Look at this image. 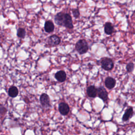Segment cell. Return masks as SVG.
<instances>
[{
	"label": "cell",
	"mask_w": 135,
	"mask_h": 135,
	"mask_svg": "<svg viewBox=\"0 0 135 135\" xmlns=\"http://www.w3.org/2000/svg\"><path fill=\"white\" fill-rule=\"evenodd\" d=\"M75 49L80 54L86 53L89 49V46L87 42L83 39L79 40L75 44Z\"/></svg>",
	"instance_id": "6da1fadb"
},
{
	"label": "cell",
	"mask_w": 135,
	"mask_h": 135,
	"mask_svg": "<svg viewBox=\"0 0 135 135\" xmlns=\"http://www.w3.org/2000/svg\"><path fill=\"white\" fill-rule=\"evenodd\" d=\"M101 67L105 71H110L113 68L114 63L112 60L109 57H102L100 60Z\"/></svg>",
	"instance_id": "7a4b0ae2"
},
{
	"label": "cell",
	"mask_w": 135,
	"mask_h": 135,
	"mask_svg": "<svg viewBox=\"0 0 135 135\" xmlns=\"http://www.w3.org/2000/svg\"><path fill=\"white\" fill-rule=\"evenodd\" d=\"M40 101L42 106L44 108H49L50 107V99L49 95L46 93H42L40 98Z\"/></svg>",
	"instance_id": "3957f363"
},
{
	"label": "cell",
	"mask_w": 135,
	"mask_h": 135,
	"mask_svg": "<svg viewBox=\"0 0 135 135\" xmlns=\"http://www.w3.org/2000/svg\"><path fill=\"white\" fill-rule=\"evenodd\" d=\"M97 95L99 98L105 102L108 99V93L103 86H100L97 89Z\"/></svg>",
	"instance_id": "277c9868"
},
{
	"label": "cell",
	"mask_w": 135,
	"mask_h": 135,
	"mask_svg": "<svg viewBox=\"0 0 135 135\" xmlns=\"http://www.w3.org/2000/svg\"><path fill=\"white\" fill-rule=\"evenodd\" d=\"M62 26L69 29H72L73 28L72 17L70 14L68 13H65Z\"/></svg>",
	"instance_id": "5b68a950"
},
{
	"label": "cell",
	"mask_w": 135,
	"mask_h": 135,
	"mask_svg": "<svg viewBox=\"0 0 135 135\" xmlns=\"http://www.w3.org/2000/svg\"><path fill=\"white\" fill-rule=\"evenodd\" d=\"M61 42V38L59 36L56 35H52L48 38L47 43L49 45L54 46L59 45Z\"/></svg>",
	"instance_id": "8992f818"
},
{
	"label": "cell",
	"mask_w": 135,
	"mask_h": 135,
	"mask_svg": "<svg viewBox=\"0 0 135 135\" xmlns=\"http://www.w3.org/2000/svg\"><path fill=\"white\" fill-rule=\"evenodd\" d=\"M59 110L62 115H66L70 111V107L67 103L61 102L59 105Z\"/></svg>",
	"instance_id": "52a82bcc"
},
{
	"label": "cell",
	"mask_w": 135,
	"mask_h": 135,
	"mask_svg": "<svg viewBox=\"0 0 135 135\" xmlns=\"http://www.w3.org/2000/svg\"><path fill=\"white\" fill-rule=\"evenodd\" d=\"M115 84H116L115 80L111 76H108L105 79L104 84L105 86L109 89H113L115 86Z\"/></svg>",
	"instance_id": "ba28073f"
},
{
	"label": "cell",
	"mask_w": 135,
	"mask_h": 135,
	"mask_svg": "<svg viewBox=\"0 0 135 135\" xmlns=\"http://www.w3.org/2000/svg\"><path fill=\"white\" fill-rule=\"evenodd\" d=\"M64 15H65V13L63 12H61L57 13L54 16V20L55 23L58 25L62 26L63 20L64 18Z\"/></svg>",
	"instance_id": "9c48e42d"
},
{
	"label": "cell",
	"mask_w": 135,
	"mask_h": 135,
	"mask_svg": "<svg viewBox=\"0 0 135 135\" xmlns=\"http://www.w3.org/2000/svg\"><path fill=\"white\" fill-rule=\"evenodd\" d=\"M55 78L59 82H63L65 81L66 78V73L63 71L61 70L59 71H57L55 74Z\"/></svg>",
	"instance_id": "30bf717a"
},
{
	"label": "cell",
	"mask_w": 135,
	"mask_h": 135,
	"mask_svg": "<svg viewBox=\"0 0 135 135\" xmlns=\"http://www.w3.org/2000/svg\"><path fill=\"white\" fill-rule=\"evenodd\" d=\"M86 93L91 98H95L97 95V89L94 85H90L87 88Z\"/></svg>",
	"instance_id": "8fae6325"
},
{
	"label": "cell",
	"mask_w": 135,
	"mask_h": 135,
	"mask_svg": "<svg viewBox=\"0 0 135 135\" xmlns=\"http://www.w3.org/2000/svg\"><path fill=\"white\" fill-rule=\"evenodd\" d=\"M44 30L47 33H51L54 30V25L52 21L49 20L45 22Z\"/></svg>",
	"instance_id": "7c38bea8"
},
{
	"label": "cell",
	"mask_w": 135,
	"mask_h": 135,
	"mask_svg": "<svg viewBox=\"0 0 135 135\" xmlns=\"http://www.w3.org/2000/svg\"><path fill=\"white\" fill-rule=\"evenodd\" d=\"M18 94V90L15 86H11L9 88L8 90V95L12 98H15L17 96Z\"/></svg>",
	"instance_id": "4fadbf2b"
},
{
	"label": "cell",
	"mask_w": 135,
	"mask_h": 135,
	"mask_svg": "<svg viewBox=\"0 0 135 135\" xmlns=\"http://www.w3.org/2000/svg\"><path fill=\"white\" fill-rule=\"evenodd\" d=\"M104 31L105 34L107 35H111L113 33L114 31V27L113 25L110 22H107L104 24Z\"/></svg>",
	"instance_id": "5bb4252c"
},
{
	"label": "cell",
	"mask_w": 135,
	"mask_h": 135,
	"mask_svg": "<svg viewBox=\"0 0 135 135\" xmlns=\"http://www.w3.org/2000/svg\"><path fill=\"white\" fill-rule=\"evenodd\" d=\"M133 108L132 107H130L127 110L125 111L123 117H122V120L124 121H126L128 120L130 118L132 117L133 115Z\"/></svg>",
	"instance_id": "9a60e30c"
},
{
	"label": "cell",
	"mask_w": 135,
	"mask_h": 135,
	"mask_svg": "<svg viewBox=\"0 0 135 135\" xmlns=\"http://www.w3.org/2000/svg\"><path fill=\"white\" fill-rule=\"evenodd\" d=\"M26 35V31L24 28L20 27L17 30V36L21 38H24Z\"/></svg>",
	"instance_id": "2e32d148"
},
{
	"label": "cell",
	"mask_w": 135,
	"mask_h": 135,
	"mask_svg": "<svg viewBox=\"0 0 135 135\" xmlns=\"http://www.w3.org/2000/svg\"><path fill=\"white\" fill-rule=\"evenodd\" d=\"M126 70L128 72H131L134 70V64L132 62H129L127 64Z\"/></svg>",
	"instance_id": "e0dca14e"
},
{
	"label": "cell",
	"mask_w": 135,
	"mask_h": 135,
	"mask_svg": "<svg viewBox=\"0 0 135 135\" xmlns=\"http://www.w3.org/2000/svg\"><path fill=\"white\" fill-rule=\"evenodd\" d=\"M72 14H73V16L77 18H79V16H80V12H79V10L78 9V8H73L72 9Z\"/></svg>",
	"instance_id": "ac0fdd59"
},
{
	"label": "cell",
	"mask_w": 135,
	"mask_h": 135,
	"mask_svg": "<svg viewBox=\"0 0 135 135\" xmlns=\"http://www.w3.org/2000/svg\"><path fill=\"white\" fill-rule=\"evenodd\" d=\"M7 112L6 108L3 105L0 104V115H4Z\"/></svg>",
	"instance_id": "d6986e66"
}]
</instances>
